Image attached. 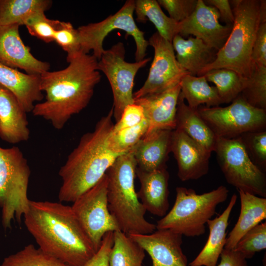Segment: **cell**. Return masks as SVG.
I'll list each match as a JSON object with an SVG mask.
<instances>
[{"label": "cell", "mask_w": 266, "mask_h": 266, "mask_svg": "<svg viewBox=\"0 0 266 266\" xmlns=\"http://www.w3.org/2000/svg\"><path fill=\"white\" fill-rule=\"evenodd\" d=\"M55 41L67 53V59L75 57L81 52L78 32L69 22L61 21L55 32Z\"/></svg>", "instance_id": "8d00e7d4"}, {"label": "cell", "mask_w": 266, "mask_h": 266, "mask_svg": "<svg viewBox=\"0 0 266 266\" xmlns=\"http://www.w3.org/2000/svg\"><path fill=\"white\" fill-rule=\"evenodd\" d=\"M180 91L179 83L165 91L134 100V103L143 108L147 120L146 133L158 130L175 129V116Z\"/></svg>", "instance_id": "ac0fdd59"}, {"label": "cell", "mask_w": 266, "mask_h": 266, "mask_svg": "<svg viewBox=\"0 0 266 266\" xmlns=\"http://www.w3.org/2000/svg\"><path fill=\"white\" fill-rule=\"evenodd\" d=\"M134 6L135 0H128L117 12L101 21L79 27L77 29L81 52L89 54L92 51V55L99 60L105 50L103 47L105 38L112 31L120 30L126 32V36L131 35L134 39L135 61L144 59L149 43L145 38L144 33L135 23L133 16Z\"/></svg>", "instance_id": "9c48e42d"}, {"label": "cell", "mask_w": 266, "mask_h": 266, "mask_svg": "<svg viewBox=\"0 0 266 266\" xmlns=\"http://www.w3.org/2000/svg\"><path fill=\"white\" fill-rule=\"evenodd\" d=\"M240 95L252 106L266 110V66L254 64Z\"/></svg>", "instance_id": "836d02e7"}, {"label": "cell", "mask_w": 266, "mask_h": 266, "mask_svg": "<svg viewBox=\"0 0 266 266\" xmlns=\"http://www.w3.org/2000/svg\"><path fill=\"white\" fill-rule=\"evenodd\" d=\"M0 266H71L29 244L5 257Z\"/></svg>", "instance_id": "1f68e13d"}, {"label": "cell", "mask_w": 266, "mask_h": 266, "mask_svg": "<svg viewBox=\"0 0 266 266\" xmlns=\"http://www.w3.org/2000/svg\"><path fill=\"white\" fill-rule=\"evenodd\" d=\"M125 54L124 44L119 42L105 50L98 63L99 70L106 76L111 88L113 117L116 122L120 119L125 107L134 103L133 90L135 75L151 59L129 63L125 60Z\"/></svg>", "instance_id": "8fae6325"}, {"label": "cell", "mask_w": 266, "mask_h": 266, "mask_svg": "<svg viewBox=\"0 0 266 266\" xmlns=\"http://www.w3.org/2000/svg\"><path fill=\"white\" fill-rule=\"evenodd\" d=\"M180 85V95L191 108L196 109L203 104L207 107L218 106L223 103L216 87L209 85L204 75L187 74L182 78Z\"/></svg>", "instance_id": "83f0119b"}, {"label": "cell", "mask_w": 266, "mask_h": 266, "mask_svg": "<svg viewBox=\"0 0 266 266\" xmlns=\"http://www.w3.org/2000/svg\"><path fill=\"white\" fill-rule=\"evenodd\" d=\"M25 225L44 252L71 266H83L97 251L70 206L30 200Z\"/></svg>", "instance_id": "7a4b0ae2"}, {"label": "cell", "mask_w": 266, "mask_h": 266, "mask_svg": "<svg viewBox=\"0 0 266 266\" xmlns=\"http://www.w3.org/2000/svg\"><path fill=\"white\" fill-rule=\"evenodd\" d=\"M175 129H178L210 152H214L217 137L198 113L189 107L179 95L175 116Z\"/></svg>", "instance_id": "484cf974"}, {"label": "cell", "mask_w": 266, "mask_h": 266, "mask_svg": "<svg viewBox=\"0 0 266 266\" xmlns=\"http://www.w3.org/2000/svg\"><path fill=\"white\" fill-rule=\"evenodd\" d=\"M151 257L152 266H188L182 248V235L169 230L128 235Z\"/></svg>", "instance_id": "2e32d148"}, {"label": "cell", "mask_w": 266, "mask_h": 266, "mask_svg": "<svg viewBox=\"0 0 266 266\" xmlns=\"http://www.w3.org/2000/svg\"><path fill=\"white\" fill-rule=\"evenodd\" d=\"M220 14L213 6L203 0H198L193 13L179 22L178 34L182 37L194 35L216 51L219 50L228 38L233 25H222Z\"/></svg>", "instance_id": "5bb4252c"}, {"label": "cell", "mask_w": 266, "mask_h": 266, "mask_svg": "<svg viewBox=\"0 0 266 266\" xmlns=\"http://www.w3.org/2000/svg\"><path fill=\"white\" fill-rule=\"evenodd\" d=\"M239 137L252 162L266 172V130L245 133Z\"/></svg>", "instance_id": "e575fe53"}, {"label": "cell", "mask_w": 266, "mask_h": 266, "mask_svg": "<svg viewBox=\"0 0 266 266\" xmlns=\"http://www.w3.org/2000/svg\"><path fill=\"white\" fill-rule=\"evenodd\" d=\"M18 25L0 26V63L26 73L40 75L49 70L50 65L38 60L21 38Z\"/></svg>", "instance_id": "e0dca14e"}, {"label": "cell", "mask_w": 266, "mask_h": 266, "mask_svg": "<svg viewBox=\"0 0 266 266\" xmlns=\"http://www.w3.org/2000/svg\"><path fill=\"white\" fill-rule=\"evenodd\" d=\"M145 116L141 106L136 103L129 104L124 108L120 119L113 125L112 131L133 127L140 124Z\"/></svg>", "instance_id": "ab89813d"}, {"label": "cell", "mask_w": 266, "mask_h": 266, "mask_svg": "<svg viewBox=\"0 0 266 266\" xmlns=\"http://www.w3.org/2000/svg\"><path fill=\"white\" fill-rule=\"evenodd\" d=\"M234 20L231 33L223 46L217 52L215 60L198 74L202 76L209 70L226 68L247 78L254 64L252 48L260 25L266 22L265 0H231Z\"/></svg>", "instance_id": "277c9868"}, {"label": "cell", "mask_w": 266, "mask_h": 266, "mask_svg": "<svg viewBox=\"0 0 266 266\" xmlns=\"http://www.w3.org/2000/svg\"><path fill=\"white\" fill-rule=\"evenodd\" d=\"M113 241L114 232L106 233L98 251L83 266H109V258Z\"/></svg>", "instance_id": "60d3db41"}, {"label": "cell", "mask_w": 266, "mask_h": 266, "mask_svg": "<svg viewBox=\"0 0 266 266\" xmlns=\"http://www.w3.org/2000/svg\"><path fill=\"white\" fill-rule=\"evenodd\" d=\"M0 85L10 91L27 112H32L44 95L40 90V75L25 73L0 63Z\"/></svg>", "instance_id": "7402d4cb"}, {"label": "cell", "mask_w": 266, "mask_h": 266, "mask_svg": "<svg viewBox=\"0 0 266 266\" xmlns=\"http://www.w3.org/2000/svg\"><path fill=\"white\" fill-rule=\"evenodd\" d=\"M220 257V262L217 266H248L247 259L233 250L224 249Z\"/></svg>", "instance_id": "ee69618b"}, {"label": "cell", "mask_w": 266, "mask_h": 266, "mask_svg": "<svg viewBox=\"0 0 266 266\" xmlns=\"http://www.w3.org/2000/svg\"><path fill=\"white\" fill-rule=\"evenodd\" d=\"M113 117L112 108L98 121L93 131L81 136L61 167L59 175L62 183L58 195L60 201L74 202L95 186L121 155L111 152L107 146V137L114 125Z\"/></svg>", "instance_id": "3957f363"}, {"label": "cell", "mask_w": 266, "mask_h": 266, "mask_svg": "<svg viewBox=\"0 0 266 266\" xmlns=\"http://www.w3.org/2000/svg\"><path fill=\"white\" fill-rule=\"evenodd\" d=\"M171 152L176 161L181 181L197 180L208 172L211 152L180 130H172Z\"/></svg>", "instance_id": "9a60e30c"}, {"label": "cell", "mask_w": 266, "mask_h": 266, "mask_svg": "<svg viewBox=\"0 0 266 266\" xmlns=\"http://www.w3.org/2000/svg\"><path fill=\"white\" fill-rule=\"evenodd\" d=\"M135 175L140 182L138 199L146 211L163 217L169 209V173L166 168L145 171L137 167Z\"/></svg>", "instance_id": "d6986e66"}, {"label": "cell", "mask_w": 266, "mask_h": 266, "mask_svg": "<svg viewBox=\"0 0 266 266\" xmlns=\"http://www.w3.org/2000/svg\"><path fill=\"white\" fill-rule=\"evenodd\" d=\"M157 1L160 6L167 11L170 18L179 23L193 13L198 0H158Z\"/></svg>", "instance_id": "f35d334b"}, {"label": "cell", "mask_w": 266, "mask_h": 266, "mask_svg": "<svg viewBox=\"0 0 266 266\" xmlns=\"http://www.w3.org/2000/svg\"><path fill=\"white\" fill-rule=\"evenodd\" d=\"M31 170L27 159L17 146H0V207L6 230L16 220L20 222L30 203L28 188Z\"/></svg>", "instance_id": "52a82bcc"}, {"label": "cell", "mask_w": 266, "mask_h": 266, "mask_svg": "<svg viewBox=\"0 0 266 266\" xmlns=\"http://www.w3.org/2000/svg\"><path fill=\"white\" fill-rule=\"evenodd\" d=\"M197 110L216 137L231 139L266 130V110L249 104L240 95L225 107L200 106Z\"/></svg>", "instance_id": "30bf717a"}, {"label": "cell", "mask_w": 266, "mask_h": 266, "mask_svg": "<svg viewBox=\"0 0 266 266\" xmlns=\"http://www.w3.org/2000/svg\"><path fill=\"white\" fill-rule=\"evenodd\" d=\"M66 61L68 65L66 68L40 75V90L45 93V100L36 103L32 111L58 130L86 108L101 79L98 60L92 54L80 52Z\"/></svg>", "instance_id": "6da1fadb"}, {"label": "cell", "mask_w": 266, "mask_h": 266, "mask_svg": "<svg viewBox=\"0 0 266 266\" xmlns=\"http://www.w3.org/2000/svg\"><path fill=\"white\" fill-rule=\"evenodd\" d=\"M203 75L207 81L215 85L223 103L232 102L240 95L246 79L235 71L226 68L212 69Z\"/></svg>", "instance_id": "4dcf8cb0"}, {"label": "cell", "mask_w": 266, "mask_h": 266, "mask_svg": "<svg viewBox=\"0 0 266 266\" xmlns=\"http://www.w3.org/2000/svg\"><path fill=\"white\" fill-rule=\"evenodd\" d=\"M214 152L228 183L256 196L266 198V175L251 161L239 137H217Z\"/></svg>", "instance_id": "ba28073f"}, {"label": "cell", "mask_w": 266, "mask_h": 266, "mask_svg": "<svg viewBox=\"0 0 266 266\" xmlns=\"http://www.w3.org/2000/svg\"><path fill=\"white\" fill-rule=\"evenodd\" d=\"M107 187V177L105 174L95 186L73 202L71 206L97 251L106 233L119 230L108 209Z\"/></svg>", "instance_id": "7c38bea8"}, {"label": "cell", "mask_w": 266, "mask_h": 266, "mask_svg": "<svg viewBox=\"0 0 266 266\" xmlns=\"http://www.w3.org/2000/svg\"><path fill=\"white\" fill-rule=\"evenodd\" d=\"M25 111L16 97L0 85V138L16 144L27 141L30 135Z\"/></svg>", "instance_id": "ffe728a7"}, {"label": "cell", "mask_w": 266, "mask_h": 266, "mask_svg": "<svg viewBox=\"0 0 266 266\" xmlns=\"http://www.w3.org/2000/svg\"><path fill=\"white\" fill-rule=\"evenodd\" d=\"M136 167L131 150L118 156L105 173L108 209L119 230L127 235L149 234L156 230V225L145 219L146 211L135 190Z\"/></svg>", "instance_id": "5b68a950"}, {"label": "cell", "mask_w": 266, "mask_h": 266, "mask_svg": "<svg viewBox=\"0 0 266 266\" xmlns=\"http://www.w3.org/2000/svg\"><path fill=\"white\" fill-rule=\"evenodd\" d=\"M204 2L214 7L219 12L220 18L227 25H233L234 20V15L228 0H206Z\"/></svg>", "instance_id": "7bdbcfd3"}, {"label": "cell", "mask_w": 266, "mask_h": 266, "mask_svg": "<svg viewBox=\"0 0 266 266\" xmlns=\"http://www.w3.org/2000/svg\"><path fill=\"white\" fill-rule=\"evenodd\" d=\"M61 21L48 18L45 14L38 15L25 25L29 33L46 43L54 41L56 31Z\"/></svg>", "instance_id": "74e56055"}, {"label": "cell", "mask_w": 266, "mask_h": 266, "mask_svg": "<svg viewBox=\"0 0 266 266\" xmlns=\"http://www.w3.org/2000/svg\"><path fill=\"white\" fill-rule=\"evenodd\" d=\"M145 257L143 249L120 230L114 232V241L109 266H142Z\"/></svg>", "instance_id": "f546056e"}, {"label": "cell", "mask_w": 266, "mask_h": 266, "mask_svg": "<svg viewBox=\"0 0 266 266\" xmlns=\"http://www.w3.org/2000/svg\"><path fill=\"white\" fill-rule=\"evenodd\" d=\"M237 198V196L233 194L222 213L207 222L209 231L207 240L202 249L188 266H217L226 244L229 218Z\"/></svg>", "instance_id": "603a6c76"}, {"label": "cell", "mask_w": 266, "mask_h": 266, "mask_svg": "<svg viewBox=\"0 0 266 266\" xmlns=\"http://www.w3.org/2000/svg\"><path fill=\"white\" fill-rule=\"evenodd\" d=\"M148 41L149 45L154 49V58L144 84L133 94V100L170 89L189 74L178 63L171 42L158 32L153 33Z\"/></svg>", "instance_id": "4fadbf2b"}, {"label": "cell", "mask_w": 266, "mask_h": 266, "mask_svg": "<svg viewBox=\"0 0 266 266\" xmlns=\"http://www.w3.org/2000/svg\"><path fill=\"white\" fill-rule=\"evenodd\" d=\"M229 192L223 185L202 194L191 188L176 187L174 203L157 222L156 229L169 230L187 237L203 234L207 222L215 214L217 206L226 200Z\"/></svg>", "instance_id": "8992f818"}, {"label": "cell", "mask_w": 266, "mask_h": 266, "mask_svg": "<svg viewBox=\"0 0 266 266\" xmlns=\"http://www.w3.org/2000/svg\"><path fill=\"white\" fill-rule=\"evenodd\" d=\"M148 123L145 118L139 125L110 133L107 139L109 149L122 155L131 151L146 133Z\"/></svg>", "instance_id": "d6a6232c"}, {"label": "cell", "mask_w": 266, "mask_h": 266, "mask_svg": "<svg viewBox=\"0 0 266 266\" xmlns=\"http://www.w3.org/2000/svg\"><path fill=\"white\" fill-rule=\"evenodd\" d=\"M266 248V223H261L247 232L237 242L233 250L246 259Z\"/></svg>", "instance_id": "d590c367"}, {"label": "cell", "mask_w": 266, "mask_h": 266, "mask_svg": "<svg viewBox=\"0 0 266 266\" xmlns=\"http://www.w3.org/2000/svg\"><path fill=\"white\" fill-rule=\"evenodd\" d=\"M171 43L180 66L194 76L197 75L203 67L215 60L217 52L201 39L192 35L184 39L176 34Z\"/></svg>", "instance_id": "cb8c5ba5"}, {"label": "cell", "mask_w": 266, "mask_h": 266, "mask_svg": "<svg viewBox=\"0 0 266 266\" xmlns=\"http://www.w3.org/2000/svg\"><path fill=\"white\" fill-rule=\"evenodd\" d=\"M172 132L158 130L145 134L132 149L138 168L145 171L166 168Z\"/></svg>", "instance_id": "44dd1931"}, {"label": "cell", "mask_w": 266, "mask_h": 266, "mask_svg": "<svg viewBox=\"0 0 266 266\" xmlns=\"http://www.w3.org/2000/svg\"><path fill=\"white\" fill-rule=\"evenodd\" d=\"M49 0H0V26L25 25L45 14L52 5Z\"/></svg>", "instance_id": "4316f807"}, {"label": "cell", "mask_w": 266, "mask_h": 266, "mask_svg": "<svg viewBox=\"0 0 266 266\" xmlns=\"http://www.w3.org/2000/svg\"><path fill=\"white\" fill-rule=\"evenodd\" d=\"M134 12L138 22L150 21L157 32L169 42L171 43L173 37L178 34L179 23L165 14L157 0H135Z\"/></svg>", "instance_id": "f1b7e54d"}, {"label": "cell", "mask_w": 266, "mask_h": 266, "mask_svg": "<svg viewBox=\"0 0 266 266\" xmlns=\"http://www.w3.org/2000/svg\"><path fill=\"white\" fill-rule=\"evenodd\" d=\"M253 64L266 66V22L260 26L252 48Z\"/></svg>", "instance_id": "b9f144b4"}, {"label": "cell", "mask_w": 266, "mask_h": 266, "mask_svg": "<svg viewBox=\"0 0 266 266\" xmlns=\"http://www.w3.org/2000/svg\"><path fill=\"white\" fill-rule=\"evenodd\" d=\"M240 200L238 219L227 238L224 249L233 250L242 237L266 218V198L238 190Z\"/></svg>", "instance_id": "d4e9b609"}]
</instances>
